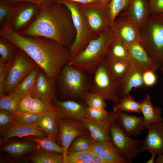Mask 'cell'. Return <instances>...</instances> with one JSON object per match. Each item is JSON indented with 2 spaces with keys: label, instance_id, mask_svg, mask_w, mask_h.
<instances>
[{
  "label": "cell",
  "instance_id": "obj_24",
  "mask_svg": "<svg viewBox=\"0 0 163 163\" xmlns=\"http://www.w3.org/2000/svg\"><path fill=\"white\" fill-rule=\"evenodd\" d=\"M59 120L57 111L43 113L35 123L49 137L58 140Z\"/></svg>",
  "mask_w": 163,
  "mask_h": 163
},
{
  "label": "cell",
  "instance_id": "obj_6",
  "mask_svg": "<svg viewBox=\"0 0 163 163\" xmlns=\"http://www.w3.org/2000/svg\"><path fill=\"white\" fill-rule=\"evenodd\" d=\"M94 74L91 92L99 95L105 101H111L115 104L119 103L121 99L119 91V82L114 79L110 75L106 57Z\"/></svg>",
  "mask_w": 163,
  "mask_h": 163
},
{
  "label": "cell",
  "instance_id": "obj_7",
  "mask_svg": "<svg viewBox=\"0 0 163 163\" xmlns=\"http://www.w3.org/2000/svg\"><path fill=\"white\" fill-rule=\"evenodd\" d=\"M38 66L30 57L18 49L5 82L4 94L13 93L25 77Z\"/></svg>",
  "mask_w": 163,
  "mask_h": 163
},
{
  "label": "cell",
  "instance_id": "obj_18",
  "mask_svg": "<svg viewBox=\"0 0 163 163\" xmlns=\"http://www.w3.org/2000/svg\"><path fill=\"white\" fill-rule=\"evenodd\" d=\"M128 50L131 66L143 72L149 70L155 72L159 69L140 43L133 44Z\"/></svg>",
  "mask_w": 163,
  "mask_h": 163
},
{
  "label": "cell",
  "instance_id": "obj_20",
  "mask_svg": "<svg viewBox=\"0 0 163 163\" xmlns=\"http://www.w3.org/2000/svg\"><path fill=\"white\" fill-rule=\"evenodd\" d=\"M116 115V122L124 132L129 136L137 137L146 129L144 126L143 116L129 115L122 111H114Z\"/></svg>",
  "mask_w": 163,
  "mask_h": 163
},
{
  "label": "cell",
  "instance_id": "obj_31",
  "mask_svg": "<svg viewBox=\"0 0 163 163\" xmlns=\"http://www.w3.org/2000/svg\"><path fill=\"white\" fill-rule=\"evenodd\" d=\"M113 111H125L126 113H141L140 102L135 101L132 96L128 93L120 99L119 103L114 104Z\"/></svg>",
  "mask_w": 163,
  "mask_h": 163
},
{
  "label": "cell",
  "instance_id": "obj_51",
  "mask_svg": "<svg viewBox=\"0 0 163 163\" xmlns=\"http://www.w3.org/2000/svg\"><path fill=\"white\" fill-rule=\"evenodd\" d=\"M157 155V157L155 158L154 163H163V154H159Z\"/></svg>",
  "mask_w": 163,
  "mask_h": 163
},
{
  "label": "cell",
  "instance_id": "obj_4",
  "mask_svg": "<svg viewBox=\"0 0 163 163\" xmlns=\"http://www.w3.org/2000/svg\"><path fill=\"white\" fill-rule=\"evenodd\" d=\"M140 30V43L159 68L163 64V13L151 14Z\"/></svg>",
  "mask_w": 163,
  "mask_h": 163
},
{
  "label": "cell",
  "instance_id": "obj_37",
  "mask_svg": "<svg viewBox=\"0 0 163 163\" xmlns=\"http://www.w3.org/2000/svg\"><path fill=\"white\" fill-rule=\"evenodd\" d=\"M94 154L91 149L74 152L67 151L64 155L65 163H85Z\"/></svg>",
  "mask_w": 163,
  "mask_h": 163
},
{
  "label": "cell",
  "instance_id": "obj_25",
  "mask_svg": "<svg viewBox=\"0 0 163 163\" xmlns=\"http://www.w3.org/2000/svg\"><path fill=\"white\" fill-rule=\"evenodd\" d=\"M140 104L141 113L144 119L143 124L145 128L148 129L152 124L163 120L161 116V109L153 106L149 94H146Z\"/></svg>",
  "mask_w": 163,
  "mask_h": 163
},
{
  "label": "cell",
  "instance_id": "obj_55",
  "mask_svg": "<svg viewBox=\"0 0 163 163\" xmlns=\"http://www.w3.org/2000/svg\"><path fill=\"white\" fill-rule=\"evenodd\" d=\"M149 1H150L151 0H148Z\"/></svg>",
  "mask_w": 163,
  "mask_h": 163
},
{
  "label": "cell",
  "instance_id": "obj_53",
  "mask_svg": "<svg viewBox=\"0 0 163 163\" xmlns=\"http://www.w3.org/2000/svg\"><path fill=\"white\" fill-rule=\"evenodd\" d=\"M103 4H108L111 0H101Z\"/></svg>",
  "mask_w": 163,
  "mask_h": 163
},
{
  "label": "cell",
  "instance_id": "obj_21",
  "mask_svg": "<svg viewBox=\"0 0 163 163\" xmlns=\"http://www.w3.org/2000/svg\"><path fill=\"white\" fill-rule=\"evenodd\" d=\"M91 150L107 163H128L121 155L112 141L94 140Z\"/></svg>",
  "mask_w": 163,
  "mask_h": 163
},
{
  "label": "cell",
  "instance_id": "obj_29",
  "mask_svg": "<svg viewBox=\"0 0 163 163\" xmlns=\"http://www.w3.org/2000/svg\"><path fill=\"white\" fill-rule=\"evenodd\" d=\"M35 163H65L63 154L35 150L30 156Z\"/></svg>",
  "mask_w": 163,
  "mask_h": 163
},
{
  "label": "cell",
  "instance_id": "obj_27",
  "mask_svg": "<svg viewBox=\"0 0 163 163\" xmlns=\"http://www.w3.org/2000/svg\"><path fill=\"white\" fill-rule=\"evenodd\" d=\"M107 60L108 68L110 75L114 79L119 82L130 68L131 66L130 60L108 59Z\"/></svg>",
  "mask_w": 163,
  "mask_h": 163
},
{
  "label": "cell",
  "instance_id": "obj_54",
  "mask_svg": "<svg viewBox=\"0 0 163 163\" xmlns=\"http://www.w3.org/2000/svg\"><path fill=\"white\" fill-rule=\"evenodd\" d=\"M159 69H160L162 75H163V64L159 67Z\"/></svg>",
  "mask_w": 163,
  "mask_h": 163
},
{
  "label": "cell",
  "instance_id": "obj_9",
  "mask_svg": "<svg viewBox=\"0 0 163 163\" xmlns=\"http://www.w3.org/2000/svg\"><path fill=\"white\" fill-rule=\"evenodd\" d=\"M110 132L112 142L128 163H131L134 158L141 154V141L138 139L131 138L127 135L116 121L112 124Z\"/></svg>",
  "mask_w": 163,
  "mask_h": 163
},
{
  "label": "cell",
  "instance_id": "obj_47",
  "mask_svg": "<svg viewBox=\"0 0 163 163\" xmlns=\"http://www.w3.org/2000/svg\"><path fill=\"white\" fill-rule=\"evenodd\" d=\"M8 2L13 3L18 2H26L33 3L39 6L42 9L57 0H0Z\"/></svg>",
  "mask_w": 163,
  "mask_h": 163
},
{
  "label": "cell",
  "instance_id": "obj_45",
  "mask_svg": "<svg viewBox=\"0 0 163 163\" xmlns=\"http://www.w3.org/2000/svg\"><path fill=\"white\" fill-rule=\"evenodd\" d=\"M33 98V97L30 94L23 97L18 105L16 115H19L29 112L31 106Z\"/></svg>",
  "mask_w": 163,
  "mask_h": 163
},
{
  "label": "cell",
  "instance_id": "obj_33",
  "mask_svg": "<svg viewBox=\"0 0 163 163\" xmlns=\"http://www.w3.org/2000/svg\"><path fill=\"white\" fill-rule=\"evenodd\" d=\"M40 69L38 66L32 71L19 84L13 93L24 96L29 94L34 85Z\"/></svg>",
  "mask_w": 163,
  "mask_h": 163
},
{
  "label": "cell",
  "instance_id": "obj_26",
  "mask_svg": "<svg viewBox=\"0 0 163 163\" xmlns=\"http://www.w3.org/2000/svg\"><path fill=\"white\" fill-rule=\"evenodd\" d=\"M37 145L36 143L30 141L14 142L3 145L1 150L15 158H18L35 150Z\"/></svg>",
  "mask_w": 163,
  "mask_h": 163
},
{
  "label": "cell",
  "instance_id": "obj_16",
  "mask_svg": "<svg viewBox=\"0 0 163 163\" xmlns=\"http://www.w3.org/2000/svg\"><path fill=\"white\" fill-rule=\"evenodd\" d=\"M55 78L39 71L34 87L29 94L44 101H52L55 98Z\"/></svg>",
  "mask_w": 163,
  "mask_h": 163
},
{
  "label": "cell",
  "instance_id": "obj_14",
  "mask_svg": "<svg viewBox=\"0 0 163 163\" xmlns=\"http://www.w3.org/2000/svg\"><path fill=\"white\" fill-rule=\"evenodd\" d=\"M116 121V112H109L107 117L101 122L94 121L88 117H85L82 123L89 130L94 140L96 141H112L110 129Z\"/></svg>",
  "mask_w": 163,
  "mask_h": 163
},
{
  "label": "cell",
  "instance_id": "obj_35",
  "mask_svg": "<svg viewBox=\"0 0 163 163\" xmlns=\"http://www.w3.org/2000/svg\"><path fill=\"white\" fill-rule=\"evenodd\" d=\"M94 140L90 134L80 136L72 142L67 151L74 152L91 150Z\"/></svg>",
  "mask_w": 163,
  "mask_h": 163
},
{
  "label": "cell",
  "instance_id": "obj_5",
  "mask_svg": "<svg viewBox=\"0 0 163 163\" xmlns=\"http://www.w3.org/2000/svg\"><path fill=\"white\" fill-rule=\"evenodd\" d=\"M70 11L76 31L75 40L69 48L72 59L83 50L92 40L98 37L93 32L77 4L68 2H61Z\"/></svg>",
  "mask_w": 163,
  "mask_h": 163
},
{
  "label": "cell",
  "instance_id": "obj_49",
  "mask_svg": "<svg viewBox=\"0 0 163 163\" xmlns=\"http://www.w3.org/2000/svg\"><path fill=\"white\" fill-rule=\"evenodd\" d=\"M149 4L151 14L163 13V0H151Z\"/></svg>",
  "mask_w": 163,
  "mask_h": 163
},
{
  "label": "cell",
  "instance_id": "obj_3",
  "mask_svg": "<svg viewBox=\"0 0 163 163\" xmlns=\"http://www.w3.org/2000/svg\"><path fill=\"white\" fill-rule=\"evenodd\" d=\"M116 39L112 29L109 26L98 36L91 40L86 47L67 63L83 72L94 74L106 57L108 49Z\"/></svg>",
  "mask_w": 163,
  "mask_h": 163
},
{
  "label": "cell",
  "instance_id": "obj_39",
  "mask_svg": "<svg viewBox=\"0 0 163 163\" xmlns=\"http://www.w3.org/2000/svg\"><path fill=\"white\" fill-rule=\"evenodd\" d=\"M83 99L85 100L88 107L95 108L106 109L107 107L104 99L96 93L87 92Z\"/></svg>",
  "mask_w": 163,
  "mask_h": 163
},
{
  "label": "cell",
  "instance_id": "obj_1",
  "mask_svg": "<svg viewBox=\"0 0 163 163\" xmlns=\"http://www.w3.org/2000/svg\"><path fill=\"white\" fill-rule=\"evenodd\" d=\"M0 36L30 57L49 77H58L69 57V49L56 41L39 36H23L10 26L0 28Z\"/></svg>",
  "mask_w": 163,
  "mask_h": 163
},
{
  "label": "cell",
  "instance_id": "obj_19",
  "mask_svg": "<svg viewBox=\"0 0 163 163\" xmlns=\"http://www.w3.org/2000/svg\"><path fill=\"white\" fill-rule=\"evenodd\" d=\"M57 109L59 119H69L82 122L88 117L86 111L87 107L72 101H60L56 97L53 100Z\"/></svg>",
  "mask_w": 163,
  "mask_h": 163
},
{
  "label": "cell",
  "instance_id": "obj_30",
  "mask_svg": "<svg viewBox=\"0 0 163 163\" xmlns=\"http://www.w3.org/2000/svg\"><path fill=\"white\" fill-rule=\"evenodd\" d=\"M106 57L108 60H129L128 49L116 38L110 46Z\"/></svg>",
  "mask_w": 163,
  "mask_h": 163
},
{
  "label": "cell",
  "instance_id": "obj_10",
  "mask_svg": "<svg viewBox=\"0 0 163 163\" xmlns=\"http://www.w3.org/2000/svg\"><path fill=\"white\" fill-rule=\"evenodd\" d=\"M79 8L94 33L98 36L111 25L108 4L97 5H78Z\"/></svg>",
  "mask_w": 163,
  "mask_h": 163
},
{
  "label": "cell",
  "instance_id": "obj_28",
  "mask_svg": "<svg viewBox=\"0 0 163 163\" xmlns=\"http://www.w3.org/2000/svg\"><path fill=\"white\" fill-rule=\"evenodd\" d=\"M28 141L35 142L37 144L35 150L42 151L60 153L65 154L64 149L57 144L53 139L49 137H39L36 136L30 137Z\"/></svg>",
  "mask_w": 163,
  "mask_h": 163
},
{
  "label": "cell",
  "instance_id": "obj_38",
  "mask_svg": "<svg viewBox=\"0 0 163 163\" xmlns=\"http://www.w3.org/2000/svg\"><path fill=\"white\" fill-rule=\"evenodd\" d=\"M33 100L29 112L43 113L57 111L56 106L52 101H44L36 97Z\"/></svg>",
  "mask_w": 163,
  "mask_h": 163
},
{
  "label": "cell",
  "instance_id": "obj_44",
  "mask_svg": "<svg viewBox=\"0 0 163 163\" xmlns=\"http://www.w3.org/2000/svg\"><path fill=\"white\" fill-rule=\"evenodd\" d=\"M43 113L25 112L17 115L16 122L26 124L35 123Z\"/></svg>",
  "mask_w": 163,
  "mask_h": 163
},
{
  "label": "cell",
  "instance_id": "obj_40",
  "mask_svg": "<svg viewBox=\"0 0 163 163\" xmlns=\"http://www.w3.org/2000/svg\"><path fill=\"white\" fill-rule=\"evenodd\" d=\"M129 0H111L109 4L112 26L116 18L126 8Z\"/></svg>",
  "mask_w": 163,
  "mask_h": 163
},
{
  "label": "cell",
  "instance_id": "obj_48",
  "mask_svg": "<svg viewBox=\"0 0 163 163\" xmlns=\"http://www.w3.org/2000/svg\"><path fill=\"white\" fill-rule=\"evenodd\" d=\"M66 2L73 3L78 5H97L102 4L101 0H57V2Z\"/></svg>",
  "mask_w": 163,
  "mask_h": 163
},
{
  "label": "cell",
  "instance_id": "obj_12",
  "mask_svg": "<svg viewBox=\"0 0 163 163\" xmlns=\"http://www.w3.org/2000/svg\"><path fill=\"white\" fill-rule=\"evenodd\" d=\"M116 38L127 48L136 43H140L141 30L137 25L126 17H117L110 26Z\"/></svg>",
  "mask_w": 163,
  "mask_h": 163
},
{
  "label": "cell",
  "instance_id": "obj_22",
  "mask_svg": "<svg viewBox=\"0 0 163 163\" xmlns=\"http://www.w3.org/2000/svg\"><path fill=\"white\" fill-rule=\"evenodd\" d=\"M143 72L131 66L124 77L119 82V91L121 98L129 93L133 88H147L143 81Z\"/></svg>",
  "mask_w": 163,
  "mask_h": 163
},
{
  "label": "cell",
  "instance_id": "obj_17",
  "mask_svg": "<svg viewBox=\"0 0 163 163\" xmlns=\"http://www.w3.org/2000/svg\"><path fill=\"white\" fill-rule=\"evenodd\" d=\"M145 139L141 141V153L148 151L163 154V120L151 125Z\"/></svg>",
  "mask_w": 163,
  "mask_h": 163
},
{
  "label": "cell",
  "instance_id": "obj_13",
  "mask_svg": "<svg viewBox=\"0 0 163 163\" xmlns=\"http://www.w3.org/2000/svg\"><path fill=\"white\" fill-rule=\"evenodd\" d=\"M89 134L82 122L69 119H59L57 142L64 150L65 154L74 139L80 136Z\"/></svg>",
  "mask_w": 163,
  "mask_h": 163
},
{
  "label": "cell",
  "instance_id": "obj_8",
  "mask_svg": "<svg viewBox=\"0 0 163 163\" xmlns=\"http://www.w3.org/2000/svg\"><path fill=\"white\" fill-rule=\"evenodd\" d=\"M83 72L68 63L65 65L59 75L63 92L71 97L83 98L88 91L87 79Z\"/></svg>",
  "mask_w": 163,
  "mask_h": 163
},
{
  "label": "cell",
  "instance_id": "obj_2",
  "mask_svg": "<svg viewBox=\"0 0 163 163\" xmlns=\"http://www.w3.org/2000/svg\"><path fill=\"white\" fill-rule=\"evenodd\" d=\"M18 33L23 36L47 38L69 49L76 35L70 11L64 5L57 2L41 9L33 23Z\"/></svg>",
  "mask_w": 163,
  "mask_h": 163
},
{
  "label": "cell",
  "instance_id": "obj_34",
  "mask_svg": "<svg viewBox=\"0 0 163 163\" xmlns=\"http://www.w3.org/2000/svg\"><path fill=\"white\" fill-rule=\"evenodd\" d=\"M24 96L14 93L3 95L0 97V110L8 111L16 115L18 104Z\"/></svg>",
  "mask_w": 163,
  "mask_h": 163
},
{
  "label": "cell",
  "instance_id": "obj_36",
  "mask_svg": "<svg viewBox=\"0 0 163 163\" xmlns=\"http://www.w3.org/2000/svg\"><path fill=\"white\" fill-rule=\"evenodd\" d=\"M14 13L13 3L0 0V28L10 26Z\"/></svg>",
  "mask_w": 163,
  "mask_h": 163
},
{
  "label": "cell",
  "instance_id": "obj_42",
  "mask_svg": "<svg viewBox=\"0 0 163 163\" xmlns=\"http://www.w3.org/2000/svg\"><path fill=\"white\" fill-rule=\"evenodd\" d=\"M86 111L88 117L97 122H101L107 116L109 112L106 109L95 108L87 107Z\"/></svg>",
  "mask_w": 163,
  "mask_h": 163
},
{
  "label": "cell",
  "instance_id": "obj_43",
  "mask_svg": "<svg viewBox=\"0 0 163 163\" xmlns=\"http://www.w3.org/2000/svg\"><path fill=\"white\" fill-rule=\"evenodd\" d=\"M13 58L6 64H0V97L3 95L5 82L8 73L11 67L14 59Z\"/></svg>",
  "mask_w": 163,
  "mask_h": 163
},
{
  "label": "cell",
  "instance_id": "obj_46",
  "mask_svg": "<svg viewBox=\"0 0 163 163\" xmlns=\"http://www.w3.org/2000/svg\"><path fill=\"white\" fill-rule=\"evenodd\" d=\"M155 72L154 71L149 70L143 72V81L147 87L152 86L156 83L157 78Z\"/></svg>",
  "mask_w": 163,
  "mask_h": 163
},
{
  "label": "cell",
  "instance_id": "obj_41",
  "mask_svg": "<svg viewBox=\"0 0 163 163\" xmlns=\"http://www.w3.org/2000/svg\"><path fill=\"white\" fill-rule=\"evenodd\" d=\"M17 115L5 110H0V130L4 133L10 129L16 121Z\"/></svg>",
  "mask_w": 163,
  "mask_h": 163
},
{
  "label": "cell",
  "instance_id": "obj_15",
  "mask_svg": "<svg viewBox=\"0 0 163 163\" xmlns=\"http://www.w3.org/2000/svg\"><path fill=\"white\" fill-rule=\"evenodd\" d=\"M123 11V15L133 22L140 30L151 14L148 0H129Z\"/></svg>",
  "mask_w": 163,
  "mask_h": 163
},
{
  "label": "cell",
  "instance_id": "obj_50",
  "mask_svg": "<svg viewBox=\"0 0 163 163\" xmlns=\"http://www.w3.org/2000/svg\"><path fill=\"white\" fill-rule=\"evenodd\" d=\"M85 163H107V162L101 158L94 154L93 156L87 161Z\"/></svg>",
  "mask_w": 163,
  "mask_h": 163
},
{
  "label": "cell",
  "instance_id": "obj_11",
  "mask_svg": "<svg viewBox=\"0 0 163 163\" xmlns=\"http://www.w3.org/2000/svg\"><path fill=\"white\" fill-rule=\"evenodd\" d=\"M14 15L10 27L18 33L28 28L34 21L41 9L37 5L29 2L13 3Z\"/></svg>",
  "mask_w": 163,
  "mask_h": 163
},
{
  "label": "cell",
  "instance_id": "obj_52",
  "mask_svg": "<svg viewBox=\"0 0 163 163\" xmlns=\"http://www.w3.org/2000/svg\"><path fill=\"white\" fill-rule=\"evenodd\" d=\"M150 153L151 155V157L149 159L148 161L146 162L147 163H154L155 160V157L156 155H157L156 154L153 152H150Z\"/></svg>",
  "mask_w": 163,
  "mask_h": 163
},
{
  "label": "cell",
  "instance_id": "obj_32",
  "mask_svg": "<svg viewBox=\"0 0 163 163\" xmlns=\"http://www.w3.org/2000/svg\"><path fill=\"white\" fill-rule=\"evenodd\" d=\"M18 49L14 44L0 36V64H6L14 58Z\"/></svg>",
  "mask_w": 163,
  "mask_h": 163
},
{
  "label": "cell",
  "instance_id": "obj_23",
  "mask_svg": "<svg viewBox=\"0 0 163 163\" xmlns=\"http://www.w3.org/2000/svg\"><path fill=\"white\" fill-rule=\"evenodd\" d=\"M33 136L39 137H46L47 135L35 124H26L16 122L5 133L3 141L6 142L14 137L20 138Z\"/></svg>",
  "mask_w": 163,
  "mask_h": 163
}]
</instances>
